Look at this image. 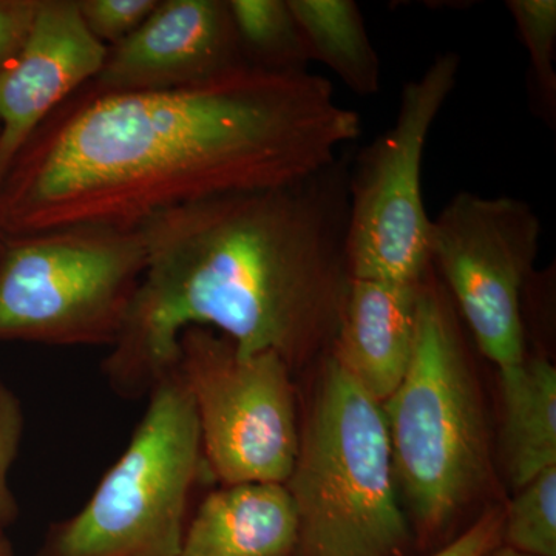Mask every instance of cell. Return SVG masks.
<instances>
[{"label": "cell", "instance_id": "obj_19", "mask_svg": "<svg viewBox=\"0 0 556 556\" xmlns=\"http://www.w3.org/2000/svg\"><path fill=\"white\" fill-rule=\"evenodd\" d=\"M160 0H78L87 28L108 49L129 38Z\"/></svg>", "mask_w": 556, "mask_h": 556}, {"label": "cell", "instance_id": "obj_18", "mask_svg": "<svg viewBox=\"0 0 556 556\" xmlns=\"http://www.w3.org/2000/svg\"><path fill=\"white\" fill-rule=\"evenodd\" d=\"M519 38L529 51L538 100L547 118H555L556 105V2L555 0H508Z\"/></svg>", "mask_w": 556, "mask_h": 556}, {"label": "cell", "instance_id": "obj_24", "mask_svg": "<svg viewBox=\"0 0 556 556\" xmlns=\"http://www.w3.org/2000/svg\"><path fill=\"white\" fill-rule=\"evenodd\" d=\"M484 556H530L526 554H521V552L515 551V548L504 546V544H501V546H497L493 548V551H490L489 554Z\"/></svg>", "mask_w": 556, "mask_h": 556}, {"label": "cell", "instance_id": "obj_23", "mask_svg": "<svg viewBox=\"0 0 556 556\" xmlns=\"http://www.w3.org/2000/svg\"><path fill=\"white\" fill-rule=\"evenodd\" d=\"M0 556H14L13 546L3 527H0Z\"/></svg>", "mask_w": 556, "mask_h": 556}, {"label": "cell", "instance_id": "obj_20", "mask_svg": "<svg viewBox=\"0 0 556 556\" xmlns=\"http://www.w3.org/2000/svg\"><path fill=\"white\" fill-rule=\"evenodd\" d=\"M24 426L20 399L0 379V527L3 529L20 517V504L9 484V473L20 455Z\"/></svg>", "mask_w": 556, "mask_h": 556}, {"label": "cell", "instance_id": "obj_12", "mask_svg": "<svg viewBox=\"0 0 556 556\" xmlns=\"http://www.w3.org/2000/svg\"><path fill=\"white\" fill-rule=\"evenodd\" d=\"M424 280V278H422ZM420 283L351 278L332 361L382 404L407 375L415 350Z\"/></svg>", "mask_w": 556, "mask_h": 556}, {"label": "cell", "instance_id": "obj_1", "mask_svg": "<svg viewBox=\"0 0 556 556\" xmlns=\"http://www.w3.org/2000/svg\"><path fill=\"white\" fill-rule=\"evenodd\" d=\"M361 116L309 72L243 65L153 91L91 83L40 124L0 185L5 239L123 230L217 197L285 188L334 163Z\"/></svg>", "mask_w": 556, "mask_h": 556}, {"label": "cell", "instance_id": "obj_2", "mask_svg": "<svg viewBox=\"0 0 556 556\" xmlns=\"http://www.w3.org/2000/svg\"><path fill=\"white\" fill-rule=\"evenodd\" d=\"M350 156L285 188L172 208L139 228L146 269L126 327L102 362L116 394L149 396L177 367L185 329H214L241 354L291 367L334 339L351 273Z\"/></svg>", "mask_w": 556, "mask_h": 556}, {"label": "cell", "instance_id": "obj_17", "mask_svg": "<svg viewBox=\"0 0 556 556\" xmlns=\"http://www.w3.org/2000/svg\"><path fill=\"white\" fill-rule=\"evenodd\" d=\"M504 546L530 556H556V466L518 489L504 515Z\"/></svg>", "mask_w": 556, "mask_h": 556}, {"label": "cell", "instance_id": "obj_13", "mask_svg": "<svg viewBox=\"0 0 556 556\" xmlns=\"http://www.w3.org/2000/svg\"><path fill=\"white\" fill-rule=\"evenodd\" d=\"M298 529L283 484L223 485L193 511L175 556H292Z\"/></svg>", "mask_w": 556, "mask_h": 556}, {"label": "cell", "instance_id": "obj_11", "mask_svg": "<svg viewBox=\"0 0 556 556\" xmlns=\"http://www.w3.org/2000/svg\"><path fill=\"white\" fill-rule=\"evenodd\" d=\"M108 51L78 0H39L24 47L0 75V185L40 124L97 78Z\"/></svg>", "mask_w": 556, "mask_h": 556}, {"label": "cell", "instance_id": "obj_15", "mask_svg": "<svg viewBox=\"0 0 556 556\" xmlns=\"http://www.w3.org/2000/svg\"><path fill=\"white\" fill-rule=\"evenodd\" d=\"M311 58L321 62L358 97L380 91L382 65L354 0H288Z\"/></svg>", "mask_w": 556, "mask_h": 556}, {"label": "cell", "instance_id": "obj_8", "mask_svg": "<svg viewBox=\"0 0 556 556\" xmlns=\"http://www.w3.org/2000/svg\"><path fill=\"white\" fill-rule=\"evenodd\" d=\"M177 368L195 405L208 477L285 485L300 442L288 362L274 351L241 354L214 329L190 327L178 339Z\"/></svg>", "mask_w": 556, "mask_h": 556}, {"label": "cell", "instance_id": "obj_4", "mask_svg": "<svg viewBox=\"0 0 556 556\" xmlns=\"http://www.w3.org/2000/svg\"><path fill=\"white\" fill-rule=\"evenodd\" d=\"M123 455L86 506L54 522L36 556H175L204 460L199 417L178 368L150 390Z\"/></svg>", "mask_w": 556, "mask_h": 556}, {"label": "cell", "instance_id": "obj_5", "mask_svg": "<svg viewBox=\"0 0 556 556\" xmlns=\"http://www.w3.org/2000/svg\"><path fill=\"white\" fill-rule=\"evenodd\" d=\"M428 273L420 281L407 375L380 405L396 481L417 522L434 532L481 484L486 450L459 328Z\"/></svg>", "mask_w": 556, "mask_h": 556}, {"label": "cell", "instance_id": "obj_10", "mask_svg": "<svg viewBox=\"0 0 556 556\" xmlns=\"http://www.w3.org/2000/svg\"><path fill=\"white\" fill-rule=\"evenodd\" d=\"M249 65L225 0H160L129 38L110 47L97 78L104 91L178 89Z\"/></svg>", "mask_w": 556, "mask_h": 556}, {"label": "cell", "instance_id": "obj_6", "mask_svg": "<svg viewBox=\"0 0 556 556\" xmlns=\"http://www.w3.org/2000/svg\"><path fill=\"white\" fill-rule=\"evenodd\" d=\"M144 269L139 229L78 226L3 240L0 343L115 346Z\"/></svg>", "mask_w": 556, "mask_h": 556}, {"label": "cell", "instance_id": "obj_14", "mask_svg": "<svg viewBox=\"0 0 556 556\" xmlns=\"http://www.w3.org/2000/svg\"><path fill=\"white\" fill-rule=\"evenodd\" d=\"M500 375L504 460L518 490L556 466V368L544 358H525Z\"/></svg>", "mask_w": 556, "mask_h": 556}, {"label": "cell", "instance_id": "obj_21", "mask_svg": "<svg viewBox=\"0 0 556 556\" xmlns=\"http://www.w3.org/2000/svg\"><path fill=\"white\" fill-rule=\"evenodd\" d=\"M39 0H0V75L16 58L31 30Z\"/></svg>", "mask_w": 556, "mask_h": 556}, {"label": "cell", "instance_id": "obj_16", "mask_svg": "<svg viewBox=\"0 0 556 556\" xmlns=\"http://www.w3.org/2000/svg\"><path fill=\"white\" fill-rule=\"evenodd\" d=\"M244 60L270 72H308V43L288 0H228Z\"/></svg>", "mask_w": 556, "mask_h": 556}, {"label": "cell", "instance_id": "obj_9", "mask_svg": "<svg viewBox=\"0 0 556 556\" xmlns=\"http://www.w3.org/2000/svg\"><path fill=\"white\" fill-rule=\"evenodd\" d=\"M541 219L526 201L459 192L431 219L430 260L479 350L500 368L526 358L521 298L540 252Z\"/></svg>", "mask_w": 556, "mask_h": 556}, {"label": "cell", "instance_id": "obj_25", "mask_svg": "<svg viewBox=\"0 0 556 556\" xmlns=\"http://www.w3.org/2000/svg\"><path fill=\"white\" fill-rule=\"evenodd\" d=\"M3 240H5V237H3L2 233H0V248H2Z\"/></svg>", "mask_w": 556, "mask_h": 556}, {"label": "cell", "instance_id": "obj_7", "mask_svg": "<svg viewBox=\"0 0 556 556\" xmlns=\"http://www.w3.org/2000/svg\"><path fill=\"white\" fill-rule=\"evenodd\" d=\"M459 65V54L447 51L405 84L393 126L351 163V278L416 285L431 268L420 174L428 135L455 89Z\"/></svg>", "mask_w": 556, "mask_h": 556}, {"label": "cell", "instance_id": "obj_3", "mask_svg": "<svg viewBox=\"0 0 556 556\" xmlns=\"http://www.w3.org/2000/svg\"><path fill=\"white\" fill-rule=\"evenodd\" d=\"M298 514L292 556H404L409 530L382 405L329 358L285 482Z\"/></svg>", "mask_w": 556, "mask_h": 556}, {"label": "cell", "instance_id": "obj_22", "mask_svg": "<svg viewBox=\"0 0 556 556\" xmlns=\"http://www.w3.org/2000/svg\"><path fill=\"white\" fill-rule=\"evenodd\" d=\"M504 515L486 511L467 532L433 556H484L503 541Z\"/></svg>", "mask_w": 556, "mask_h": 556}]
</instances>
